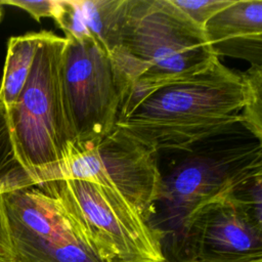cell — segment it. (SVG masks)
Returning a JSON list of instances; mask_svg holds the SVG:
<instances>
[{"mask_svg": "<svg viewBox=\"0 0 262 262\" xmlns=\"http://www.w3.org/2000/svg\"><path fill=\"white\" fill-rule=\"evenodd\" d=\"M59 10L54 20L63 31L67 39L83 41L90 36L78 0H59Z\"/></svg>", "mask_w": 262, "mask_h": 262, "instance_id": "cell-15", "label": "cell"}, {"mask_svg": "<svg viewBox=\"0 0 262 262\" xmlns=\"http://www.w3.org/2000/svg\"><path fill=\"white\" fill-rule=\"evenodd\" d=\"M60 80L72 143L95 142L115 129L129 88L106 50L93 39H67Z\"/></svg>", "mask_w": 262, "mask_h": 262, "instance_id": "cell-7", "label": "cell"}, {"mask_svg": "<svg viewBox=\"0 0 262 262\" xmlns=\"http://www.w3.org/2000/svg\"><path fill=\"white\" fill-rule=\"evenodd\" d=\"M215 55L242 58L262 67V1L234 0L204 27Z\"/></svg>", "mask_w": 262, "mask_h": 262, "instance_id": "cell-10", "label": "cell"}, {"mask_svg": "<svg viewBox=\"0 0 262 262\" xmlns=\"http://www.w3.org/2000/svg\"><path fill=\"white\" fill-rule=\"evenodd\" d=\"M2 5H12L27 11L34 19L40 21L42 18H55L59 10V0H3L0 1Z\"/></svg>", "mask_w": 262, "mask_h": 262, "instance_id": "cell-17", "label": "cell"}, {"mask_svg": "<svg viewBox=\"0 0 262 262\" xmlns=\"http://www.w3.org/2000/svg\"><path fill=\"white\" fill-rule=\"evenodd\" d=\"M249 98L244 73L217 58L196 75L123 104L115 129L157 155L180 150L241 124Z\"/></svg>", "mask_w": 262, "mask_h": 262, "instance_id": "cell-1", "label": "cell"}, {"mask_svg": "<svg viewBox=\"0 0 262 262\" xmlns=\"http://www.w3.org/2000/svg\"><path fill=\"white\" fill-rule=\"evenodd\" d=\"M173 155L160 169L161 191L148 220L160 235L167 261H175L186 227L210 204L232 195L262 176V140L242 124Z\"/></svg>", "mask_w": 262, "mask_h": 262, "instance_id": "cell-2", "label": "cell"}, {"mask_svg": "<svg viewBox=\"0 0 262 262\" xmlns=\"http://www.w3.org/2000/svg\"><path fill=\"white\" fill-rule=\"evenodd\" d=\"M110 54L129 88L122 105L219 58L204 28L171 0H124Z\"/></svg>", "mask_w": 262, "mask_h": 262, "instance_id": "cell-3", "label": "cell"}, {"mask_svg": "<svg viewBox=\"0 0 262 262\" xmlns=\"http://www.w3.org/2000/svg\"><path fill=\"white\" fill-rule=\"evenodd\" d=\"M40 32L11 37L0 84V101L8 111L19 96L29 77L37 50Z\"/></svg>", "mask_w": 262, "mask_h": 262, "instance_id": "cell-11", "label": "cell"}, {"mask_svg": "<svg viewBox=\"0 0 262 262\" xmlns=\"http://www.w3.org/2000/svg\"><path fill=\"white\" fill-rule=\"evenodd\" d=\"M234 0H171L193 23L204 28L219 11L231 5Z\"/></svg>", "mask_w": 262, "mask_h": 262, "instance_id": "cell-16", "label": "cell"}, {"mask_svg": "<svg viewBox=\"0 0 262 262\" xmlns=\"http://www.w3.org/2000/svg\"><path fill=\"white\" fill-rule=\"evenodd\" d=\"M48 183L108 262H167L160 235L118 191L81 179Z\"/></svg>", "mask_w": 262, "mask_h": 262, "instance_id": "cell-6", "label": "cell"}, {"mask_svg": "<svg viewBox=\"0 0 262 262\" xmlns=\"http://www.w3.org/2000/svg\"><path fill=\"white\" fill-rule=\"evenodd\" d=\"M262 258V218L233 194L199 211L175 261L245 262Z\"/></svg>", "mask_w": 262, "mask_h": 262, "instance_id": "cell-9", "label": "cell"}, {"mask_svg": "<svg viewBox=\"0 0 262 262\" xmlns=\"http://www.w3.org/2000/svg\"><path fill=\"white\" fill-rule=\"evenodd\" d=\"M62 179L91 181L118 191L147 222L161 191L158 155L116 129L95 142H71Z\"/></svg>", "mask_w": 262, "mask_h": 262, "instance_id": "cell-8", "label": "cell"}, {"mask_svg": "<svg viewBox=\"0 0 262 262\" xmlns=\"http://www.w3.org/2000/svg\"><path fill=\"white\" fill-rule=\"evenodd\" d=\"M66 43L52 32H40L27 82L6 111L15 160L34 183L59 180L72 142L60 80Z\"/></svg>", "mask_w": 262, "mask_h": 262, "instance_id": "cell-4", "label": "cell"}, {"mask_svg": "<svg viewBox=\"0 0 262 262\" xmlns=\"http://www.w3.org/2000/svg\"><path fill=\"white\" fill-rule=\"evenodd\" d=\"M2 4L0 3V23H1V20H2V18H3V8H2Z\"/></svg>", "mask_w": 262, "mask_h": 262, "instance_id": "cell-19", "label": "cell"}, {"mask_svg": "<svg viewBox=\"0 0 262 262\" xmlns=\"http://www.w3.org/2000/svg\"><path fill=\"white\" fill-rule=\"evenodd\" d=\"M2 191V190H0ZM0 262H14L6 219L0 202Z\"/></svg>", "mask_w": 262, "mask_h": 262, "instance_id": "cell-18", "label": "cell"}, {"mask_svg": "<svg viewBox=\"0 0 262 262\" xmlns=\"http://www.w3.org/2000/svg\"><path fill=\"white\" fill-rule=\"evenodd\" d=\"M34 183L17 164L10 141L7 112L0 101V190Z\"/></svg>", "mask_w": 262, "mask_h": 262, "instance_id": "cell-13", "label": "cell"}, {"mask_svg": "<svg viewBox=\"0 0 262 262\" xmlns=\"http://www.w3.org/2000/svg\"><path fill=\"white\" fill-rule=\"evenodd\" d=\"M250 98L242 114V125L262 140V67H251L245 73Z\"/></svg>", "mask_w": 262, "mask_h": 262, "instance_id": "cell-14", "label": "cell"}, {"mask_svg": "<svg viewBox=\"0 0 262 262\" xmlns=\"http://www.w3.org/2000/svg\"><path fill=\"white\" fill-rule=\"evenodd\" d=\"M14 262H108L48 182L0 191Z\"/></svg>", "mask_w": 262, "mask_h": 262, "instance_id": "cell-5", "label": "cell"}, {"mask_svg": "<svg viewBox=\"0 0 262 262\" xmlns=\"http://www.w3.org/2000/svg\"><path fill=\"white\" fill-rule=\"evenodd\" d=\"M92 39L108 53L124 0H78Z\"/></svg>", "mask_w": 262, "mask_h": 262, "instance_id": "cell-12", "label": "cell"}, {"mask_svg": "<svg viewBox=\"0 0 262 262\" xmlns=\"http://www.w3.org/2000/svg\"><path fill=\"white\" fill-rule=\"evenodd\" d=\"M245 262H262V258H261V259H254V260H249V261H245Z\"/></svg>", "mask_w": 262, "mask_h": 262, "instance_id": "cell-20", "label": "cell"}]
</instances>
